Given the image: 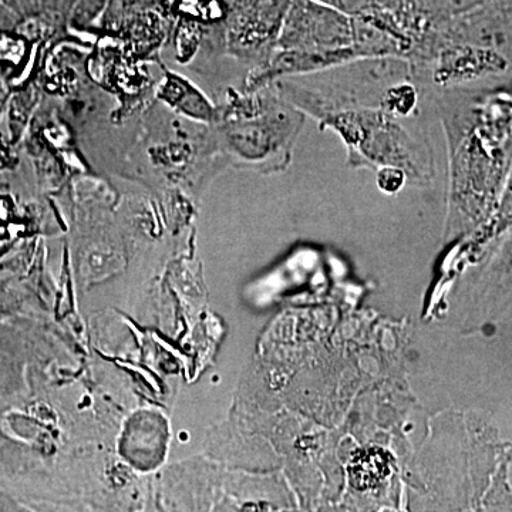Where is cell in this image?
I'll return each mask as SVG.
<instances>
[{
  "label": "cell",
  "mask_w": 512,
  "mask_h": 512,
  "mask_svg": "<svg viewBox=\"0 0 512 512\" xmlns=\"http://www.w3.org/2000/svg\"><path fill=\"white\" fill-rule=\"evenodd\" d=\"M498 89L436 92L448 147V205L466 220L497 210L510 174L512 101Z\"/></svg>",
  "instance_id": "6da1fadb"
},
{
  "label": "cell",
  "mask_w": 512,
  "mask_h": 512,
  "mask_svg": "<svg viewBox=\"0 0 512 512\" xmlns=\"http://www.w3.org/2000/svg\"><path fill=\"white\" fill-rule=\"evenodd\" d=\"M409 80H413L409 60L372 57L282 79L278 93L320 124L348 111L380 110L387 92Z\"/></svg>",
  "instance_id": "7a4b0ae2"
},
{
  "label": "cell",
  "mask_w": 512,
  "mask_h": 512,
  "mask_svg": "<svg viewBox=\"0 0 512 512\" xmlns=\"http://www.w3.org/2000/svg\"><path fill=\"white\" fill-rule=\"evenodd\" d=\"M319 127L333 131L342 140L353 170L399 168L416 187H427L434 181L436 167L429 140L383 110L340 113Z\"/></svg>",
  "instance_id": "3957f363"
},
{
  "label": "cell",
  "mask_w": 512,
  "mask_h": 512,
  "mask_svg": "<svg viewBox=\"0 0 512 512\" xmlns=\"http://www.w3.org/2000/svg\"><path fill=\"white\" fill-rule=\"evenodd\" d=\"M306 116L282 99L272 100L258 114L234 121L227 130L229 151L239 164L278 170L291 160L293 144Z\"/></svg>",
  "instance_id": "277c9868"
},
{
  "label": "cell",
  "mask_w": 512,
  "mask_h": 512,
  "mask_svg": "<svg viewBox=\"0 0 512 512\" xmlns=\"http://www.w3.org/2000/svg\"><path fill=\"white\" fill-rule=\"evenodd\" d=\"M276 49L313 53L353 49V20L313 0H292Z\"/></svg>",
  "instance_id": "5b68a950"
},
{
  "label": "cell",
  "mask_w": 512,
  "mask_h": 512,
  "mask_svg": "<svg viewBox=\"0 0 512 512\" xmlns=\"http://www.w3.org/2000/svg\"><path fill=\"white\" fill-rule=\"evenodd\" d=\"M431 30L444 42L491 50L512 64V0H494Z\"/></svg>",
  "instance_id": "8992f818"
},
{
  "label": "cell",
  "mask_w": 512,
  "mask_h": 512,
  "mask_svg": "<svg viewBox=\"0 0 512 512\" xmlns=\"http://www.w3.org/2000/svg\"><path fill=\"white\" fill-rule=\"evenodd\" d=\"M350 480L359 490H369L382 484L390 474L389 454L380 450L365 451L350 464Z\"/></svg>",
  "instance_id": "52a82bcc"
},
{
  "label": "cell",
  "mask_w": 512,
  "mask_h": 512,
  "mask_svg": "<svg viewBox=\"0 0 512 512\" xmlns=\"http://www.w3.org/2000/svg\"><path fill=\"white\" fill-rule=\"evenodd\" d=\"M423 18L430 26L439 25L494 0H414Z\"/></svg>",
  "instance_id": "ba28073f"
},
{
  "label": "cell",
  "mask_w": 512,
  "mask_h": 512,
  "mask_svg": "<svg viewBox=\"0 0 512 512\" xmlns=\"http://www.w3.org/2000/svg\"><path fill=\"white\" fill-rule=\"evenodd\" d=\"M420 97L419 86L413 80L399 83L387 92L380 110L397 119H404L416 114Z\"/></svg>",
  "instance_id": "9c48e42d"
},
{
  "label": "cell",
  "mask_w": 512,
  "mask_h": 512,
  "mask_svg": "<svg viewBox=\"0 0 512 512\" xmlns=\"http://www.w3.org/2000/svg\"><path fill=\"white\" fill-rule=\"evenodd\" d=\"M313 2L343 13L349 18L366 15L377 6V0H313Z\"/></svg>",
  "instance_id": "30bf717a"
},
{
  "label": "cell",
  "mask_w": 512,
  "mask_h": 512,
  "mask_svg": "<svg viewBox=\"0 0 512 512\" xmlns=\"http://www.w3.org/2000/svg\"><path fill=\"white\" fill-rule=\"evenodd\" d=\"M376 185L379 191L383 194L394 195L399 194L400 191L409 184L407 175L399 168L383 167L375 171Z\"/></svg>",
  "instance_id": "8fae6325"
},
{
  "label": "cell",
  "mask_w": 512,
  "mask_h": 512,
  "mask_svg": "<svg viewBox=\"0 0 512 512\" xmlns=\"http://www.w3.org/2000/svg\"><path fill=\"white\" fill-rule=\"evenodd\" d=\"M107 0H79L77 2V18L80 20H90L97 15V12L104 5H106Z\"/></svg>",
  "instance_id": "7c38bea8"
},
{
  "label": "cell",
  "mask_w": 512,
  "mask_h": 512,
  "mask_svg": "<svg viewBox=\"0 0 512 512\" xmlns=\"http://www.w3.org/2000/svg\"><path fill=\"white\" fill-rule=\"evenodd\" d=\"M0 512H26L12 498L0 491Z\"/></svg>",
  "instance_id": "4fadbf2b"
},
{
  "label": "cell",
  "mask_w": 512,
  "mask_h": 512,
  "mask_svg": "<svg viewBox=\"0 0 512 512\" xmlns=\"http://www.w3.org/2000/svg\"><path fill=\"white\" fill-rule=\"evenodd\" d=\"M12 2V5L15 6H22V9H28V6L33 5V0H10Z\"/></svg>",
  "instance_id": "5bb4252c"
}]
</instances>
